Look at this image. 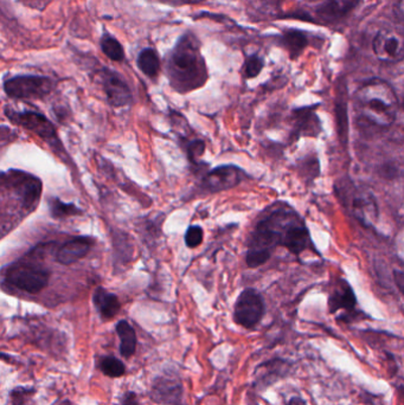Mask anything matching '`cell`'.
<instances>
[{
    "mask_svg": "<svg viewBox=\"0 0 404 405\" xmlns=\"http://www.w3.org/2000/svg\"><path fill=\"white\" fill-rule=\"evenodd\" d=\"M171 84L180 93L191 92L204 86L208 71L200 44L192 35H184L176 44L169 61Z\"/></svg>",
    "mask_w": 404,
    "mask_h": 405,
    "instance_id": "obj_1",
    "label": "cell"
},
{
    "mask_svg": "<svg viewBox=\"0 0 404 405\" xmlns=\"http://www.w3.org/2000/svg\"><path fill=\"white\" fill-rule=\"evenodd\" d=\"M356 110L365 122L389 127L399 113V100L389 83L379 79L365 82L356 93Z\"/></svg>",
    "mask_w": 404,
    "mask_h": 405,
    "instance_id": "obj_2",
    "label": "cell"
},
{
    "mask_svg": "<svg viewBox=\"0 0 404 405\" xmlns=\"http://www.w3.org/2000/svg\"><path fill=\"white\" fill-rule=\"evenodd\" d=\"M296 214L291 211H275L262 219L252 232L247 258L255 266H262L270 260L274 248L281 245L283 231Z\"/></svg>",
    "mask_w": 404,
    "mask_h": 405,
    "instance_id": "obj_3",
    "label": "cell"
},
{
    "mask_svg": "<svg viewBox=\"0 0 404 405\" xmlns=\"http://www.w3.org/2000/svg\"><path fill=\"white\" fill-rule=\"evenodd\" d=\"M50 273L43 267L18 262L6 271V282L23 292L36 294L47 287Z\"/></svg>",
    "mask_w": 404,
    "mask_h": 405,
    "instance_id": "obj_4",
    "label": "cell"
},
{
    "mask_svg": "<svg viewBox=\"0 0 404 405\" xmlns=\"http://www.w3.org/2000/svg\"><path fill=\"white\" fill-rule=\"evenodd\" d=\"M265 313V300L257 289L247 288L239 294L234 307L235 323L252 330L260 323Z\"/></svg>",
    "mask_w": 404,
    "mask_h": 405,
    "instance_id": "obj_5",
    "label": "cell"
},
{
    "mask_svg": "<svg viewBox=\"0 0 404 405\" xmlns=\"http://www.w3.org/2000/svg\"><path fill=\"white\" fill-rule=\"evenodd\" d=\"M54 88V82L49 77L22 75L8 79L4 90L13 99H40L48 95Z\"/></svg>",
    "mask_w": 404,
    "mask_h": 405,
    "instance_id": "obj_6",
    "label": "cell"
},
{
    "mask_svg": "<svg viewBox=\"0 0 404 405\" xmlns=\"http://www.w3.org/2000/svg\"><path fill=\"white\" fill-rule=\"evenodd\" d=\"M8 116L10 120L24 127L26 130L38 135L44 141L51 145L52 147H60V140L57 138L55 127L52 126L51 122L45 118L42 114L36 112H8Z\"/></svg>",
    "mask_w": 404,
    "mask_h": 405,
    "instance_id": "obj_7",
    "label": "cell"
},
{
    "mask_svg": "<svg viewBox=\"0 0 404 405\" xmlns=\"http://www.w3.org/2000/svg\"><path fill=\"white\" fill-rule=\"evenodd\" d=\"M375 56L384 63L402 61L404 56L403 37L400 32L384 29L378 32L372 42Z\"/></svg>",
    "mask_w": 404,
    "mask_h": 405,
    "instance_id": "obj_8",
    "label": "cell"
},
{
    "mask_svg": "<svg viewBox=\"0 0 404 405\" xmlns=\"http://www.w3.org/2000/svg\"><path fill=\"white\" fill-rule=\"evenodd\" d=\"M244 172L235 165H223L210 171L203 179V188L210 193L226 191L237 186L242 179Z\"/></svg>",
    "mask_w": 404,
    "mask_h": 405,
    "instance_id": "obj_9",
    "label": "cell"
},
{
    "mask_svg": "<svg viewBox=\"0 0 404 405\" xmlns=\"http://www.w3.org/2000/svg\"><path fill=\"white\" fill-rule=\"evenodd\" d=\"M184 389L177 376H165L156 380L152 388V398L156 403L165 405H182Z\"/></svg>",
    "mask_w": 404,
    "mask_h": 405,
    "instance_id": "obj_10",
    "label": "cell"
},
{
    "mask_svg": "<svg viewBox=\"0 0 404 405\" xmlns=\"http://www.w3.org/2000/svg\"><path fill=\"white\" fill-rule=\"evenodd\" d=\"M101 81L107 100L110 105L114 107H122L128 105L132 101L130 87L117 73L108 69L102 70Z\"/></svg>",
    "mask_w": 404,
    "mask_h": 405,
    "instance_id": "obj_11",
    "label": "cell"
},
{
    "mask_svg": "<svg viewBox=\"0 0 404 405\" xmlns=\"http://www.w3.org/2000/svg\"><path fill=\"white\" fill-rule=\"evenodd\" d=\"M10 175H11V184L22 198L24 206L27 209L35 208L42 192L40 180L34 175L23 173L19 171H12Z\"/></svg>",
    "mask_w": 404,
    "mask_h": 405,
    "instance_id": "obj_12",
    "label": "cell"
},
{
    "mask_svg": "<svg viewBox=\"0 0 404 405\" xmlns=\"http://www.w3.org/2000/svg\"><path fill=\"white\" fill-rule=\"evenodd\" d=\"M281 245L288 249L294 255H300L309 248L311 236H309V229L306 228L304 223L300 222L298 216L292 219L291 223L283 231Z\"/></svg>",
    "mask_w": 404,
    "mask_h": 405,
    "instance_id": "obj_13",
    "label": "cell"
},
{
    "mask_svg": "<svg viewBox=\"0 0 404 405\" xmlns=\"http://www.w3.org/2000/svg\"><path fill=\"white\" fill-rule=\"evenodd\" d=\"M94 245V240L91 237L81 236L65 242L57 253V261L64 266L73 265L86 256Z\"/></svg>",
    "mask_w": 404,
    "mask_h": 405,
    "instance_id": "obj_14",
    "label": "cell"
},
{
    "mask_svg": "<svg viewBox=\"0 0 404 405\" xmlns=\"http://www.w3.org/2000/svg\"><path fill=\"white\" fill-rule=\"evenodd\" d=\"M352 211L355 217L364 225L372 227L378 219V206L372 195L358 193L352 199Z\"/></svg>",
    "mask_w": 404,
    "mask_h": 405,
    "instance_id": "obj_15",
    "label": "cell"
},
{
    "mask_svg": "<svg viewBox=\"0 0 404 405\" xmlns=\"http://www.w3.org/2000/svg\"><path fill=\"white\" fill-rule=\"evenodd\" d=\"M356 305V295L351 286L345 280H339L337 287L329 297V310L331 313H337L339 310L353 312Z\"/></svg>",
    "mask_w": 404,
    "mask_h": 405,
    "instance_id": "obj_16",
    "label": "cell"
},
{
    "mask_svg": "<svg viewBox=\"0 0 404 405\" xmlns=\"http://www.w3.org/2000/svg\"><path fill=\"white\" fill-rule=\"evenodd\" d=\"M361 0H326L317 10L318 17L327 23L337 22L350 14Z\"/></svg>",
    "mask_w": 404,
    "mask_h": 405,
    "instance_id": "obj_17",
    "label": "cell"
},
{
    "mask_svg": "<svg viewBox=\"0 0 404 405\" xmlns=\"http://www.w3.org/2000/svg\"><path fill=\"white\" fill-rule=\"evenodd\" d=\"M288 366L289 364L283 359H273L270 362L263 363L257 367L255 372V384L261 386H268L270 384L275 383L283 375H286Z\"/></svg>",
    "mask_w": 404,
    "mask_h": 405,
    "instance_id": "obj_18",
    "label": "cell"
},
{
    "mask_svg": "<svg viewBox=\"0 0 404 405\" xmlns=\"http://www.w3.org/2000/svg\"><path fill=\"white\" fill-rule=\"evenodd\" d=\"M94 302L102 318L112 319L120 310V301L117 295L107 292L104 288H97L94 294Z\"/></svg>",
    "mask_w": 404,
    "mask_h": 405,
    "instance_id": "obj_19",
    "label": "cell"
},
{
    "mask_svg": "<svg viewBox=\"0 0 404 405\" xmlns=\"http://www.w3.org/2000/svg\"><path fill=\"white\" fill-rule=\"evenodd\" d=\"M117 332L120 338V352L125 358L133 356L136 349V334L134 328L127 323L126 320L119 321Z\"/></svg>",
    "mask_w": 404,
    "mask_h": 405,
    "instance_id": "obj_20",
    "label": "cell"
},
{
    "mask_svg": "<svg viewBox=\"0 0 404 405\" xmlns=\"http://www.w3.org/2000/svg\"><path fill=\"white\" fill-rule=\"evenodd\" d=\"M296 113V127L299 134L317 135L320 132V122L311 109H300Z\"/></svg>",
    "mask_w": 404,
    "mask_h": 405,
    "instance_id": "obj_21",
    "label": "cell"
},
{
    "mask_svg": "<svg viewBox=\"0 0 404 405\" xmlns=\"http://www.w3.org/2000/svg\"><path fill=\"white\" fill-rule=\"evenodd\" d=\"M283 44L287 51L289 53L292 58H296L300 53L304 51V49L307 47L309 40L304 32L298 30L287 31L283 36Z\"/></svg>",
    "mask_w": 404,
    "mask_h": 405,
    "instance_id": "obj_22",
    "label": "cell"
},
{
    "mask_svg": "<svg viewBox=\"0 0 404 405\" xmlns=\"http://www.w3.org/2000/svg\"><path fill=\"white\" fill-rule=\"evenodd\" d=\"M138 66L148 77H156L161 70V61L153 49H143L138 57Z\"/></svg>",
    "mask_w": 404,
    "mask_h": 405,
    "instance_id": "obj_23",
    "label": "cell"
},
{
    "mask_svg": "<svg viewBox=\"0 0 404 405\" xmlns=\"http://www.w3.org/2000/svg\"><path fill=\"white\" fill-rule=\"evenodd\" d=\"M101 49L104 55L112 61L121 62L125 58V51L119 40L109 35H104L101 40Z\"/></svg>",
    "mask_w": 404,
    "mask_h": 405,
    "instance_id": "obj_24",
    "label": "cell"
},
{
    "mask_svg": "<svg viewBox=\"0 0 404 405\" xmlns=\"http://www.w3.org/2000/svg\"><path fill=\"white\" fill-rule=\"evenodd\" d=\"M49 205H50V212H51L52 217L64 218L82 214V211L78 209L76 205L71 204V203L67 204V203H63L58 198L51 199Z\"/></svg>",
    "mask_w": 404,
    "mask_h": 405,
    "instance_id": "obj_25",
    "label": "cell"
},
{
    "mask_svg": "<svg viewBox=\"0 0 404 405\" xmlns=\"http://www.w3.org/2000/svg\"><path fill=\"white\" fill-rule=\"evenodd\" d=\"M335 118H337V130L342 143H346L348 133V109L346 105L342 101H337L335 103Z\"/></svg>",
    "mask_w": 404,
    "mask_h": 405,
    "instance_id": "obj_26",
    "label": "cell"
},
{
    "mask_svg": "<svg viewBox=\"0 0 404 405\" xmlns=\"http://www.w3.org/2000/svg\"><path fill=\"white\" fill-rule=\"evenodd\" d=\"M101 369L106 375L113 377V378L121 377L125 373L123 363L114 357L104 358L101 363Z\"/></svg>",
    "mask_w": 404,
    "mask_h": 405,
    "instance_id": "obj_27",
    "label": "cell"
},
{
    "mask_svg": "<svg viewBox=\"0 0 404 405\" xmlns=\"http://www.w3.org/2000/svg\"><path fill=\"white\" fill-rule=\"evenodd\" d=\"M203 237H204L203 229L200 225H191V227L187 228L185 236H184V241H185L187 248L195 249L202 244Z\"/></svg>",
    "mask_w": 404,
    "mask_h": 405,
    "instance_id": "obj_28",
    "label": "cell"
},
{
    "mask_svg": "<svg viewBox=\"0 0 404 405\" xmlns=\"http://www.w3.org/2000/svg\"><path fill=\"white\" fill-rule=\"evenodd\" d=\"M262 69H263V60L260 56L252 55V56L248 57L246 64H244V74L248 79L257 77Z\"/></svg>",
    "mask_w": 404,
    "mask_h": 405,
    "instance_id": "obj_29",
    "label": "cell"
},
{
    "mask_svg": "<svg viewBox=\"0 0 404 405\" xmlns=\"http://www.w3.org/2000/svg\"><path fill=\"white\" fill-rule=\"evenodd\" d=\"M205 151V144L202 140H193L191 143H189L187 146V157L190 159V162L193 164H197L198 158L203 156Z\"/></svg>",
    "mask_w": 404,
    "mask_h": 405,
    "instance_id": "obj_30",
    "label": "cell"
},
{
    "mask_svg": "<svg viewBox=\"0 0 404 405\" xmlns=\"http://www.w3.org/2000/svg\"><path fill=\"white\" fill-rule=\"evenodd\" d=\"M17 1L29 9L44 10L52 0H17Z\"/></svg>",
    "mask_w": 404,
    "mask_h": 405,
    "instance_id": "obj_31",
    "label": "cell"
},
{
    "mask_svg": "<svg viewBox=\"0 0 404 405\" xmlns=\"http://www.w3.org/2000/svg\"><path fill=\"white\" fill-rule=\"evenodd\" d=\"M164 4L172 5V6H182V5L200 4L205 0H159Z\"/></svg>",
    "mask_w": 404,
    "mask_h": 405,
    "instance_id": "obj_32",
    "label": "cell"
},
{
    "mask_svg": "<svg viewBox=\"0 0 404 405\" xmlns=\"http://www.w3.org/2000/svg\"><path fill=\"white\" fill-rule=\"evenodd\" d=\"M287 405H306V402L301 397H292Z\"/></svg>",
    "mask_w": 404,
    "mask_h": 405,
    "instance_id": "obj_33",
    "label": "cell"
},
{
    "mask_svg": "<svg viewBox=\"0 0 404 405\" xmlns=\"http://www.w3.org/2000/svg\"><path fill=\"white\" fill-rule=\"evenodd\" d=\"M395 278H396V282L399 284V289H400L401 292H402V289H403V273L402 271H395Z\"/></svg>",
    "mask_w": 404,
    "mask_h": 405,
    "instance_id": "obj_34",
    "label": "cell"
},
{
    "mask_svg": "<svg viewBox=\"0 0 404 405\" xmlns=\"http://www.w3.org/2000/svg\"><path fill=\"white\" fill-rule=\"evenodd\" d=\"M3 175H4V173H3V172H0V178H1V177H3Z\"/></svg>",
    "mask_w": 404,
    "mask_h": 405,
    "instance_id": "obj_35",
    "label": "cell"
}]
</instances>
